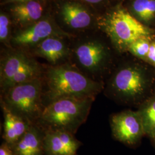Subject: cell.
I'll return each instance as SVG.
<instances>
[{
  "instance_id": "obj_21",
  "label": "cell",
  "mask_w": 155,
  "mask_h": 155,
  "mask_svg": "<svg viewBox=\"0 0 155 155\" xmlns=\"http://www.w3.org/2000/svg\"><path fill=\"white\" fill-rule=\"evenodd\" d=\"M0 155H14L13 151L7 145H2L0 148Z\"/></svg>"
},
{
  "instance_id": "obj_15",
  "label": "cell",
  "mask_w": 155,
  "mask_h": 155,
  "mask_svg": "<svg viewBox=\"0 0 155 155\" xmlns=\"http://www.w3.org/2000/svg\"><path fill=\"white\" fill-rule=\"evenodd\" d=\"M13 13L17 18L22 22H31L38 20L41 16L43 8L35 1H29L15 6Z\"/></svg>"
},
{
  "instance_id": "obj_8",
  "label": "cell",
  "mask_w": 155,
  "mask_h": 155,
  "mask_svg": "<svg viewBox=\"0 0 155 155\" xmlns=\"http://www.w3.org/2000/svg\"><path fill=\"white\" fill-rule=\"evenodd\" d=\"M75 53L80 64L89 71L98 70L106 55L104 47L95 42H87L80 45Z\"/></svg>"
},
{
  "instance_id": "obj_12",
  "label": "cell",
  "mask_w": 155,
  "mask_h": 155,
  "mask_svg": "<svg viewBox=\"0 0 155 155\" xmlns=\"http://www.w3.org/2000/svg\"><path fill=\"white\" fill-rule=\"evenodd\" d=\"M52 32V28L50 22L40 21L17 35L14 41L18 45H34L48 38Z\"/></svg>"
},
{
  "instance_id": "obj_13",
  "label": "cell",
  "mask_w": 155,
  "mask_h": 155,
  "mask_svg": "<svg viewBox=\"0 0 155 155\" xmlns=\"http://www.w3.org/2000/svg\"><path fill=\"white\" fill-rule=\"evenodd\" d=\"M62 16L67 24L73 28H83L91 22L89 13L80 5L72 3H67L63 6Z\"/></svg>"
},
{
  "instance_id": "obj_1",
  "label": "cell",
  "mask_w": 155,
  "mask_h": 155,
  "mask_svg": "<svg viewBox=\"0 0 155 155\" xmlns=\"http://www.w3.org/2000/svg\"><path fill=\"white\" fill-rule=\"evenodd\" d=\"M45 83L50 102L63 98H94L101 89L98 82L71 67L62 66L48 70Z\"/></svg>"
},
{
  "instance_id": "obj_7",
  "label": "cell",
  "mask_w": 155,
  "mask_h": 155,
  "mask_svg": "<svg viewBox=\"0 0 155 155\" xmlns=\"http://www.w3.org/2000/svg\"><path fill=\"white\" fill-rule=\"evenodd\" d=\"M44 150L48 155H76L80 144L72 133L51 129L43 137Z\"/></svg>"
},
{
  "instance_id": "obj_23",
  "label": "cell",
  "mask_w": 155,
  "mask_h": 155,
  "mask_svg": "<svg viewBox=\"0 0 155 155\" xmlns=\"http://www.w3.org/2000/svg\"><path fill=\"white\" fill-rule=\"evenodd\" d=\"M12 1H33V0H12Z\"/></svg>"
},
{
  "instance_id": "obj_2",
  "label": "cell",
  "mask_w": 155,
  "mask_h": 155,
  "mask_svg": "<svg viewBox=\"0 0 155 155\" xmlns=\"http://www.w3.org/2000/svg\"><path fill=\"white\" fill-rule=\"evenodd\" d=\"M94 98H63L50 102L40 119L51 129L75 132L84 122Z\"/></svg>"
},
{
  "instance_id": "obj_24",
  "label": "cell",
  "mask_w": 155,
  "mask_h": 155,
  "mask_svg": "<svg viewBox=\"0 0 155 155\" xmlns=\"http://www.w3.org/2000/svg\"><path fill=\"white\" fill-rule=\"evenodd\" d=\"M153 140H154V141H155V136H154V137H153Z\"/></svg>"
},
{
  "instance_id": "obj_5",
  "label": "cell",
  "mask_w": 155,
  "mask_h": 155,
  "mask_svg": "<svg viewBox=\"0 0 155 155\" xmlns=\"http://www.w3.org/2000/svg\"><path fill=\"white\" fill-rule=\"evenodd\" d=\"M148 82L143 71L136 67L129 66L117 72L110 82L115 95L125 101L139 99L145 93Z\"/></svg>"
},
{
  "instance_id": "obj_18",
  "label": "cell",
  "mask_w": 155,
  "mask_h": 155,
  "mask_svg": "<svg viewBox=\"0 0 155 155\" xmlns=\"http://www.w3.org/2000/svg\"><path fill=\"white\" fill-rule=\"evenodd\" d=\"M150 44V38H141L133 42L128 47L127 50L133 55L146 60Z\"/></svg>"
},
{
  "instance_id": "obj_14",
  "label": "cell",
  "mask_w": 155,
  "mask_h": 155,
  "mask_svg": "<svg viewBox=\"0 0 155 155\" xmlns=\"http://www.w3.org/2000/svg\"><path fill=\"white\" fill-rule=\"evenodd\" d=\"M37 51L40 55L52 63L59 61L66 54L65 46L61 40L50 38L40 43Z\"/></svg>"
},
{
  "instance_id": "obj_19",
  "label": "cell",
  "mask_w": 155,
  "mask_h": 155,
  "mask_svg": "<svg viewBox=\"0 0 155 155\" xmlns=\"http://www.w3.org/2000/svg\"><path fill=\"white\" fill-rule=\"evenodd\" d=\"M9 21L7 16L4 15H1L0 16V39L1 40H4L6 39L9 33Z\"/></svg>"
},
{
  "instance_id": "obj_3",
  "label": "cell",
  "mask_w": 155,
  "mask_h": 155,
  "mask_svg": "<svg viewBox=\"0 0 155 155\" xmlns=\"http://www.w3.org/2000/svg\"><path fill=\"white\" fill-rule=\"evenodd\" d=\"M4 93L2 106L26 121L40 118L43 106V82L40 78L20 83Z\"/></svg>"
},
{
  "instance_id": "obj_20",
  "label": "cell",
  "mask_w": 155,
  "mask_h": 155,
  "mask_svg": "<svg viewBox=\"0 0 155 155\" xmlns=\"http://www.w3.org/2000/svg\"><path fill=\"white\" fill-rule=\"evenodd\" d=\"M146 61L155 66V41L151 43Z\"/></svg>"
},
{
  "instance_id": "obj_4",
  "label": "cell",
  "mask_w": 155,
  "mask_h": 155,
  "mask_svg": "<svg viewBox=\"0 0 155 155\" xmlns=\"http://www.w3.org/2000/svg\"><path fill=\"white\" fill-rule=\"evenodd\" d=\"M106 30L117 48L123 50L141 38H150V30L124 9H117L106 21Z\"/></svg>"
},
{
  "instance_id": "obj_17",
  "label": "cell",
  "mask_w": 155,
  "mask_h": 155,
  "mask_svg": "<svg viewBox=\"0 0 155 155\" xmlns=\"http://www.w3.org/2000/svg\"><path fill=\"white\" fill-rule=\"evenodd\" d=\"M133 9L141 20L150 21L155 17V0H135Z\"/></svg>"
},
{
  "instance_id": "obj_6",
  "label": "cell",
  "mask_w": 155,
  "mask_h": 155,
  "mask_svg": "<svg viewBox=\"0 0 155 155\" xmlns=\"http://www.w3.org/2000/svg\"><path fill=\"white\" fill-rule=\"evenodd\" d=\"M110 124L113 136L125 144H137L145 134L138 111L127 110L114 114L111 118Z\"/></svg>"
},
{
  "instance_id": "obj_10",
  "label": "cell",
  "mask_w": 155,
  "mask_h": 155,
  "mask_svg": "<svg viewBox=\"0 0 155 155\" xmlns=\"http://www.w3.org/2000/svg\"><path fill=\"white\" fill-rule=\"evenodd\" d=\"M35 63L22 54H13L7 56L1 67V88L4 91L12 79L17 74Z\"/></svg>"
},
{
  "instance_id": "obj_11",
  "label": "cell",
  "mask_w": 155,
  "mask_h": 155,
  "mask_svg": "<svg viewBox=\"0 0 155 155\" xmlns=\"http://www.w3.org/2000/svg\"><path fill=\"white\" fill-rule=\"evenodd\" d=\"M4 111V138L11 145L15 144L27 132L29 126L27 121L2 106Z\"/></svg>"
},
{
  "instance_id": "obj_22",
  "label": "cell",
  "mask_w": 155,
  "mask_h": 155,
  "mask_svg": "<svg viewBox=\"0 0 155 155\" xmlns=\"http://www.w3.org/2000/svg\"><path fill=\"white\" fill-rule=\"evenodd\" d=\"M84 1H86V2H90V3H93V4H95V3H98V2H100L101 1H103V0H84Z\"/></svg>"
},
{
  "instance_id": "obj_16",
  "label": "cell",
  "mask_w": 155,
  "mask_h": 155,
  "mask_svg": "<svg viewBox=\"0 0 155 155\" xmlns=\"http://www.w3.org/2000/svg\"><path fill=\"white\" fill-rule=\"evenodd\" d=\"M144 133L153 139L155 136V96L147 100L139 109Z\"/></svg>"
},
{
  "instance_id": "obj_9",
  "label": "cell",
  "mask_w": 155,
  "mask_h": 155,
  "mask_svg": "<svg viewBox=\"0 0 155 155\" xmlns=\"http://www.w3.org/2000/svg\"><path fill=\"white\" fill-rule=\"evenodd\" d=\"M38 129L29 127L27 132L12 145L14 155H41L44 143Z\"/></svg>"
}]
</instances>
